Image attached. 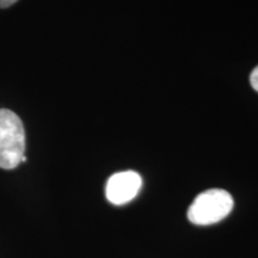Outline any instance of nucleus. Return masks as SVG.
I'll list each match as a JSON object with an SVG mask.
<instances>
[{
  "label": "nucleus",
  "instance_id": "nucleus-5",
  "mask_svg": "<svg viewBox=\"0 0 258 258\" xmlns=\"http://www.w3.org/2000/svg\"><path fill=\"white\" fill-rule=\"evenodd\" d=\"M16 2H18V0H0V8L2 9L9 8V6L14 5Z\"/></svg>",
  "mask_w": 258,
  "mask_h": 258
},
{
  "label": "nucleus",
  "instance_id": "nucleus-1",
  "mask_svg": "<svg viewBox=\"0 0 258 258\" xmlns=\"http://www.w3.org/2000/svg\"><path fill=\"white\" fill-rule=\"evenodd\" d=\"M24 152L25 132L21 118L14 111L0 109V169H16Z\"/></svg>",
  "mask_w": 258,
  "mask_h": 258
},
{
  "label": "nucleus",
  "instance_id": "nucleus-2",
  "mask_svg": "<svg viewBox=\"0 0 258 258\" xmlns=\"http://www.w3.org/2000/svg\"><path fill=\"white\" fill-rule=\"evenodd\" d=\"M233 205V199L226 190L209 189L194 200L188 209V219L199 226L217 224L230 214Z\"/></svg>",
  "mask_w": 258,
  "mask_h": 258
},
{
  "label": "nucleus",
  "instance_id": "nucleus-3",
  "mask_svg": "<svg viewBox=\"0 0 258 258\" xmlns=\"http://www.w3.org/2000/svg\"><path fill=\"white\" fill-rule=\"evenodd\" d=\"M143 179L135 171H122L112 175L105 186L108 201L115 206H122L131 202L140 191Z\"/></svg>",
  "mask_w": 258,
  "mask_h": 258
},
{
  "label": "nucleus",
  "instance_id": "nucleus-4",
  "mask_svg": "<svg viewBox=\"0 0 258 258\" xmlns=\"http://www.w3.org/2000/svg\"><path fill=\"white\" fill-rule=\"evenodd\" d=\"M250 82H251V85H252V88L258 92V66L252 71V73H251Z\"/></svg>",
  "mask_w": 258,
  "mask_h": 258
}]
</instances>
